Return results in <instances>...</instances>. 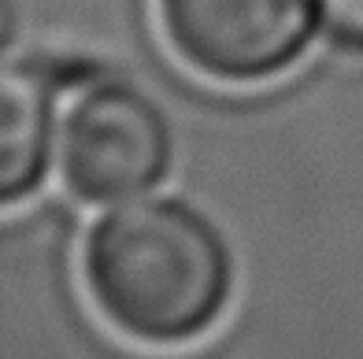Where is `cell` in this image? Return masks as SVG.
Returning <instances> with one entry per match:
<instances>
[{
  "instance_id": "obj_3",
  "label": "cell",
  "mask_w": 363,
  "mask_h": 359,
  "mask_svg": "<svg viewBox=\"0 0 363 359\" xmlns=\"http://www.w3.org/2000/svg\"><path fill=\"white\" fill-rule=\"evenodd\" d=\"M174 52L208 78L259 81L304 52L319 0H160Z\"/></svg>"
},
{
  "instance_id": "obj_5",
  "label": "cell",
  "mask_w": 363,
  "mask_h": 359,
  "mask_svg": "<svg viewBox=\"0 0 363 359\" xmlns=\"http://www.w3.org/2000/svg\"><path fill=\"white\" fill-rule=\"evenodd\" d=\"M319 15L341 45L363 48V0H319Z\"/></svg>"
},
{
  "instance_id": "obj_1",
  "label": "cell",
  "mask_w": 363,
  "mask_h": 359,
  "mask_svg": "<svg viewBox=\"0 0 363 359\" xmlns=\"http://www.w3.org/2000/svg\"><path fill=\"white\" fill-rule=\"evenodd\" d=\"M234 285L230 249L196 207L163 197L115 204L86 241V289L101 315L145 345L216 326Z\"/></svg>"
},
{
  "instance_id": "obj_4",
  "label": "cell",
  "mask_w": 363,
  "mask_h": 359,
  "mask_svg": "<svg viewBox=\"0 0 363 359\" xmlns=\"http://www.w3.org/2000/svg\"><path fill=\"white\" fill-rule=\"evenodd\" d=\"M52 86L30 63H8L0 86V197L23 200L41 182L52 149Z\"/></svg>"
},
{
  "instance_id": "obj_2",
  "label": "cell",
  "mask_w": 363,
  "mask_h": 359,
  "mask_svg": "<svg viewBox=\"0 0 363 359\" xmlns=\"http://www.w3.org/2000/svg\"><path fill=\"white\" fill-rule=\"evenodd\" d=\"M171 122L152 96L123 81H101L78 96L60 130L63 182L86 204H126L171 167Z\"/></svg>"
}]
</instances>
